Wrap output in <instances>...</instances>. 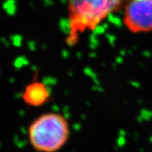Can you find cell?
I'll use <instances>...</instances> for the list:
<instances>
[{"label":"cell","mask_w":152,"mask_h":152,"mask_svg":"<svg viewBox=\"0 0 152 152\" xmlns=\"http://www.w3.org/2000/svg\"><path fill=\"white\" fill-rule=\"evenodd\" d=\"M123 23L132 33H152V0H127Z\"/></svg>","instance_id":"3957f363"},{"label":"cell","mask_w":152,"mask_h":152,"mask_svg":"<svg viewBox=\"0 0 152 152\" xmlns=\"http://www.w3.org/2000/svg\"><path fill=\"white\" fill-rule=\"evenodd\" d=\"M70 135L67 119L58 113H46L33 121L28 129L30 145L38 152H57Z\"/></svg>","instance_id":"7a4b0ae2"},{"label":"cell","mask_w":152,"mask_h":152,"mask_svg":"<svg viewBox=\"0 0 152 152\" xmlns=\"http://www.w3.org/2000/svg\"><path fill=\"white\" fill-rule=\"evenodd\" d=\"M127 0H66L69 31L66 42L76 45L82 35L96 29L116 11L123 9Z\"/></svg>","instance_id":"6da1fadb"},{"label":"cell","mask_w":152,"mask_h":152,"mask_svg":"<svg viewBox=\"0 0 152 152\" xmlns=\"http://www.w3.org/2000/svg\"><path fill=\"white\" fill-rule=\"evenodd\" d=\"M22 96L29 106L39 107L46 104L50 98V91L44 83L33 81L27 85Z\"/></svg>","instance_id":"277c9868"}]
</instances>
